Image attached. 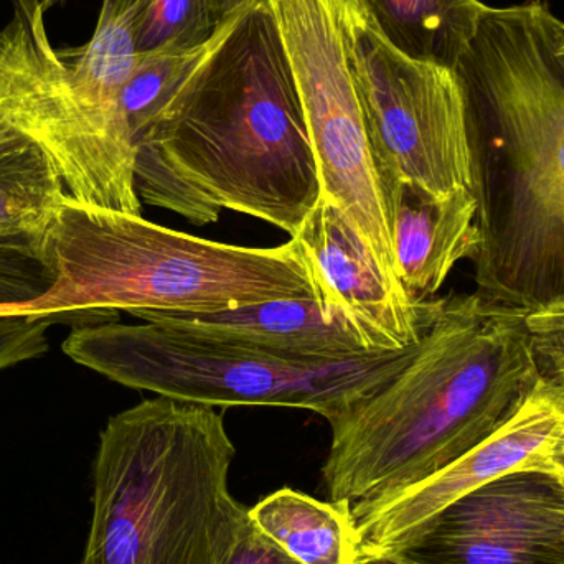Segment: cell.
<instances>
[{
	"mask_svg": "<svg viewBox=\"0 0 564 564\" xmlns=\"http://www.w3.org/2000/svg\"><path fill=\"white\" fill-rule=\"evenodd\" d=\"M139 198L204 227L221 210L295 237L321 178L291 63L267 0H251L227 39L135 142Z\"/></svg>",
	"mask_w": 564,
	"mask_h": 564,
	"instance_id": "obj_1",
	"label": "cell"
},
{
	"mask_svg": "<svg viewBox=\"0 0 564 564\" xmlns=\"http://www.w3.org/2000/svg\"><path fill=\"white\" fill-rule=\"evenodd\" d=\"M454 73L477 169L502 174L480 208L476 292L522 312L564 304V22L545 0L487 6Z\"/></svg>",
	"mask_w": 564,
	"mask_h": 564,
	"instance_id": "obj_2",
	"label": "cell"
},
{
	"mask_svg": "<svg viewBox=\"0 0 564 564\" xmlns=\"http://www.w3.org/2000/svg\"><path fill=\"white\" fill-rule=\"evenodd\" d=\"M525 314L477 292L440 299L411 360L328 421V500L354 506L401 492L506 424L542 381Z\"/></svg>",
	"mask_w": 564,
	"mask_h": 564,
	"instance_id": "obj_3",
	"label": "cell"
},
{
	"mask_svg": "<svg viewBox=\"0 0 564 564\" xmlns=\"http://www.w3.org/2000/svg\"><path fill=\"white\" fill-rule=\"evenodd\" d=\"M235 444L215 406L158 397L99 436L79 564H224L250 522L230 492Z\"/></svg>",
	"mask_w": 564,
	"mask_h": 564,
	"instance_id": "obj_4",
	"label": "cell"
},
{
	"mask_svg": "<svg viewBox=\"0 0 564 564\" xmlns=\"http://www.w3.org/2000/svg\"><path fill=\"white\" fill-rule=\"evenodd\" d=\"M40 250L55 274L52 288L26 304L2 305L0 314H208L321 299L295 238L274 248L218 243L69 195L40 235Z\"/></svg>",
	"mask_w": 564,
	"mask_h": 564,
	"instance_id": "obj_5",
	"label": "cell"
},
{
	"mask_svg": "<svg viewBox=\"0 0 564 564\" xmlns=\"http://www.w3.org/2000/svg\"><path fill=\"white\" fill-rule=\"evenodd\" d=\"M62 348L132 390L215 408H302L332 421L388 383L417 344L325 364L169 325L112 321L76 327Z\"/></svg>",
	"mask_w": 564,
	"mask_h": 564,
	"instance_id": "obj_6",
	"label": "cell"
},
{
	"mask_svg": "<svg viewBox=\"0 0 564 564\" xmlns=\"http://www.w3.org/2000/svg\"><path fill=\"white\" fill-rule=\"evenodd\" d=\"M348 68L380 178L433 197L479 188L466 99L454 69L416 62L378 32L361 0H340Z\"/></svg>",
	"mask_w": 564,
	"mask_h": 564,
	"instance_id": "obj_7",
	"label": "cell"
},
{
	"mask_svg": "<svg viewBox=\"0 0 564 564\" xmlns=\"http://www.w3.org/2000/svg\"><path fill=\"white\" fill-rule=\"evenodd\" d=\"M267 2L280 29L304 109L321 197L345 212L384 274L400 282L380 182L348 68L340 0Z\"/></svg>",
	"mask_w": 564,
	"mask_h": 564,
	"instance_id": "obj_8",
	"label": "cell"
},
{
	"mask_svg": "<svg viewBox=\"0 0 564 564\" xmlns=\"http://www.w3.org/2000/svg\"><path fill=\"white\" fill-rule=\"evenodd\" d=\"M0 29V96L45 145L66 192L89 207L141 215L134 159L93 121L79 101L68 63L53 48L40 0H12Z\"/></svg>",
	"mask_w": 564,
	"mask_h": 564,
	"instance_id": "obj_9",
	"label": "cell"
},
{
	"mask_svg": "<svg viewBox=\"0 0 564 564\" xmlns=\"http://www.w3.org/2000/svg\"><path fill=\"white\" fill-rule=\"evenodd\" d=\"M397 552L416 564H564V479L540 469L499 477Z\"/></svg>",
	"mask_w": 564,
	"mask_h": 564,
	"instance_id": "obj_10",
	"label": "cell"
},
{
	"mask_svg": "<svg viewBox=\"0 0 564 564\" xmlns=\"http://www.w3.org/2000/svg\"><path fill=\"white\" fill-rule=\"evenodd\" d=\"M563 427L562 391L542 378L506 424L456 463L401 492L354 503L358 549L397 552L467 494L516 470L539 469Z\"/></svg>",
	"mask_w": 564,
	"mask_h": 564,
	"instance_id": "obj_11",
	"label": "cell"
},
{
	"mask_svg": "<svg viewBox=\"0 0 564 564\" xmlns=\"http://www.w3.org/2000/svg\"><path fill=\"white\" fill-rule=\"evenodd\" d=\"M295 240L304 251L321 301L350 318L377 351L420 344L440 299L414 302L390 280L338 205L321 197Z\"/></svg>",
	"mask_w": 564,
	"mask_h": 564,
	"instance_id": "obj_12",
	"label": "cell"
},
{
	"mask_svg": "<svg viewBox=\"0 0 564 564\" xmlns=\"http://www.w3.org/2000/svg\"><path fill=\"white\" fill-rule=\"evenodd\" d=\"M394 248V273L414 302L431 301L464 260L482 247L476 192L433 197L406 182L380 178Z\"/></svg>",
	"mask_w": 564,
	"mask_h": 564,
	"instance_id": "obj_13",
	"label": "cell"
},
{
	"mask_svg": "<svg viewBox=\"0 0 564 564\" xmlns=\"http://www.w3.org/2000/svg\"><path fill=\"white\" fill-rule=\"evenodd\" d=\"M138 318L254 345L301 360L334 364L377 351L350 318L318 297L276 299L208 314L144 312Z\"/></svg>",
	"mask_w": 564,
	"mask_h": 564,
	"instance_id": "obj_14",
	"label": "cell"
},
{
	"mask_svg": "<svg viewBox=\"0 0 564 564\" xmlns=\"http://www.w3.org/2000/svg\"><path fill=\"white\" fill-rule=\"evenodd\" d=\"M151 0H102L91 40L68 63L69 78L93 121L126 154L135 149L119 112L122 88L139 59V40Z\"/></svg>",
	"mask_w": 564,
	"mask_h": 564,
	"instance_id": "obj_15",
	"label": "cell"
},
{
	"mask_svg": "<svg viewBox=\"0 0 564 564\" xmlns=\"http://www.w3.org/2000/svg\"><path fill=\"white\" fill-rule=\"evenodd\" d=\"M66 197L52 155L0 96V240L40 237Z\"/></svg>",
	"mask_w": 564,
	"mask_h": 564,
	"instance_id": "obj_16",
	"label": "cell"
},
{
	"mask_svg": "<svg viewBox=\"0 0 564 564\" xmlns=\"http://www.w3.org/2000/svg\"><path fill=\"white\" fill-rule=\"evenodd\" d=\"M378 32L408 58L454 69L476 36L480 0H361Z\"/></svg>",
	"mask_w": 564,
	"mask_h": 564,
	"instance_id": "obj_17",
	"label": "cell"
},
{
	"mask_svg": "<svg viewBox=\"0 0 564 564\" xmlns=\"http://www.w3.org/2000/svg\"><path fill=\"white\" fill-rule=\"evenodd\" d=\"M250 519L304 564H351L358 552L351 506L345 503L284 487L250 509Z\"/></svg>",
	"mask_w": 564,
	"mask_h": 564,
	"instance_id": "obj_18",
	"label": "cell"
},
{
	"mask_svg": "<svg viewBox=\"0 0 564 564\" xmlns=\"http://www.w3.org/2000/svg\"><path fill=\"white\" fill-rule=\"evenodd\" d=\"M245 9L237 10L220 22L214 36L202 45L139 53L138 65L119 98V112L134 149L135 142L158 118L159 112L177 96L195 72L207 62L208 56L227 39Z\"/></svg>",
	"mask_w": 564,
	"mask_h": 564,
	"instance_id": "obj_19",
	"label": "cell"
},
{
	"mask_svg": "<svg viewBox=\"0 0 564 564\" xmlns=\"http://www.w3.org/2000/svg\"><path fill=\"white\" fill-rule=\"evenodd\" d=\"M218 25L214 0H151L139 53L202 45L214 36Z\"/></svg>",
	"mask_w": 564,
	"mask_h": 564,
	"instance_id": "obj_20",
	"label": "cell"
},
{
	"mask_svg": "<svg viewBox=\"0 0 564 564\" xmlns=\"http://www.w3.org/2000/svg\"><path fill=\"white\" fill-rule=\"evenodd\" d=\"M55 274L40 250V237L0 240V307L26 304L50 291Z\"/></svg>",
	"mask_w": 564,
	"mask_h": 564,
	"instance_id": "obj_21",
	"label": "cell"
},
{
	"mask_svg": "<svg viewBox=\"0 0 564 564\" xmlns=\"http://www.w3.org/2000/svg\"><path fill=\"white\" fill-rule=\"evenodd\" d=\"M56 321L83 324L78 312L50 315L0 314V370L45 354L48 350L46 332Z\"/></svg>",
	"mask_w": 564,
	"mask_h": 564,
	"instance_id": "obj_22",
	"label": "cell"
},
{
	"mask_svg": "<svg viewBox=\"0 0 564 564\" xmlns=\"http://www.w3.org/2000/svg\"><path fill=\"white\" fill-rule=\"evenodd\" d=\"M525 327L543 380L564 387V304L527 312Z\"/></svg>",
	"mask_w": 564,
	"mask_h": 564,
	"instance_id": "obj_23",
	"label": "cell"
},
{
	"mask_svg": "<svg viewBox=\"0 0 564 564\" xmlns=\"http://www.w3.org/2000/svg\"><path fill=\"white\" fill-rule=\"evenodd\" d=\"M224 564H304L285 552L253 522L247 523L237 545Z\"/></svg>",
	"mask_w": 564,
	"mask_h": 564,
	"instance_id": "obj_24",
	"label": "cell"
},
{
	"mask_svg": "<svg viewBox=\"0 0 564 564\" xmlns=\"http://www.w3.org/2000/svg\"><path fill=\"white\" fill-rule=\"evenodd\" d=\"M351 564H416L398 552L387 550L358 549Z\"/></svg>",
	"mask_w": 564,
	"mask_h": 564,
	"instance_id": "obj_25",
	"label": "cell"
},
{
	"mask_svg": "<svg viewBox=\"0 0 564 564\" xmlns=\"http://www.w3.org/2000/svg\"><path fill=\"white\" fill-rule=\"evenodd\" d=\"M539 469L549 470V473L556 474V476L563 477L564 479V427L562 434L558 436V440L553 443V446L550 447L549 453H546L545 457H543Z\"/></svg>",
	"mask_w": 564,
	"mask_h": 564,
	"instance_id": "obj_26",
	"label": "cell"
},
{
	"mask_svg": "<svg viewBox=\"0 0 564 564\" xmlns=\"http://www.w3.org/2000/svg\"><path fill=\"white\" fill-rule=\"evenodd\" d=\"M251 0H214L215 15H217L218 22H224L227 17L237 10L245 9Z\"/></svg>",
	"mask_w": 564,
	"mask_h": 564,
	"instance_id": "obj_27",
	"label": "cell"
},
{
	"mask_svg": "<svg viewBox=\"0 0 564 564\" xmlns=\"http://www.w3.org/2000/svg\"><path fill=\"white\" fill-rule=\"evenodd\" d=\"M40 2H42L43 9L48 10L52 9V7L62 6L66 0H40Z\"/></svg>",
	"mask_w": 564,
	"mask_h": 564,
	"instance_id": "obj_28",
	"label": "cell"
},
{
	"mask_svg": "<svg viewBox=\"0 0 564 564\" xmlns=\"http://www.w3.org/2000/svg\"><path fill=\"white\" fill-rule=\"evenodd\" d=\"M553 387H555V384H553ZM560 390H562V393H563V397H564V387H558Z\"/></svg>",
	"mask_w": 564,
	"mask_h": 564,
	"instance_id": "obj_29",
	"label": "cell"
}]
</instances>
